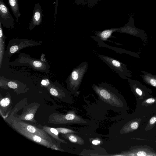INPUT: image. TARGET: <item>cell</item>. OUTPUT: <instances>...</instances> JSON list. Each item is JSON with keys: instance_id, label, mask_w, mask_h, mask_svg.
Returning <instances> with one entry per match:
<instances>
[{"instance_id": "6da1fadb", "label": "cell", "mask_w": 156, "mask_h": 156, "mask_svg": "<svg viewBox=\"0 0 156 156\" xmlns=\"http://www.w3.org/2000/svg\"><path fill=\"white\" fill-rule=\"evenodd\" d=\"M91 87L105 105L117 112L121 106L120 94L117 90L107 83L94 84Z\"/></svg>"}, {"instance_id": "7a4b0ae2", "label": "cell", "mask_w": 156, "mask_h": 156, "mask_svg": "<svg viewBox=\"0 0 156 156\" xmlns=\"http://www.w3.org/2000/svg\"><path fill=\"white\" fill-rule=\"evenodd\" d=\"M14 112H12L9 117L4 119L5 121L15 130L22 131L27 133L41 136L49 141L57 144L58 143L53 141L48 134L41 128H38L31 124L25 122L22 120L17 119L14 116Z\"/></svg>"}, {"instance_id": "3957f363", "label": "cell", "mask_w": 156, "mask_h": 156, "mask_svg": "<svg viewBox=\"0 0 156 156\" xmlns=\"http://www.w3.org/2000/svg\"><path fill=\"white\" fill-rule=\"evenodd\" d=\"M48 122L55 124H79L90 126L93 125L89 120L77 115L73 111L65 114L53 113L49 116Z\"/></svg>"}, {"instance_id": "277c9868", "label": "cell", "mask_w": 156, "mask_h": 156, "mask_svg": "<svg viewBox=\"0 0 156 156\" xmlns=\"http://www.w3.org/2000/svg\"><path fill=\"white\" fill-rule=\"evenodd\" d=\"M9 64L11 66H27L34 70L47 73L49 72L50 68L48 62L34 58L24 53H20L18 57Z\"/></svg>"}, {"instance_id": "5b68a950", "label": "cell", "mask_w": 156, "mask_h": 156, "mask_svg": "<svg viewBox=\"0 0 156 156\" xmlns=\"http://www.w3.org/2000/svg\"><path fill=\"white\" fill-rule=\"evenodd\" d=\"M88 63L87 62H81L72 71L66 80L69 90L76 96L79 94V88L83 76L87 72Z\"/></svg>"}, {"instance_id": "8992f818", "label": "cell", "mask_w": 156, "mask_h": 156, "mask_svg": "<svg viewBox=\"0 0 156 156\" xmlns=\"http://www.w3.org/2000/svg\"><path fill=\"white\" fill-rule=\"evenodd\" d=\"M42 43V41L37 42L27 39H19L18 38L10 40L9 42L4 57L9 58L13 54L19 52L23 48L40 45Z\"/></svg>"}, {"instance_id": "52a82bcc", "label": "cell", "mask_w": 156, "mask_h": 156, "mask_svg": "<svg viewBox=\"0 0 156 156\" xmlns=\"http://www.w3.org/2000/svg\"><path fill=\"white\" fill-rule=\"evenodd\" d=\"M98 55L103 62L117 73L122 79L127 80L132 77V72L127 68V65L112 57L100 54Z\"/></svg>"}, {"instance_id": "ba28073f", "label": "cell", "mask_w": 156, "mask_h": 156, "mask_svg": "<svg viewBox=\"0 0 156 156\" xmlns=\"http://www.w3.org/2000/svg\"><path fill=\"white\" fill-rule=\"evenodd\" d=\"M16 131L32 141L48 148L60 151H64L61 148L60 145L57 144L53 142H51L41 136L22 131L18 130Z\"/></svg>"}, {"instance_id": "9c48e42d", "label": "cell", "mask_w": 156, "mask_h": 156, "mask_svg": "<svg viewBox=\"0 0 156 156\" xmlns=\"http://www.w3.org/2000/svg\"><path fill=\"white\" fill-rule=\"evenodd\" d=\"M0 22L6 28H12L14 27V20L8 7L3 0H0Z\"/></svg>"}, {"instance_id": "30bf717a", "label": "cell", "mask_w": 156, "mask_h": 156, "mask_svg": "<svg viewBox=\"0 0 156 156\" xmlns=\"http://www.w3.org/2000/svg\"><path fill=\"white\" fill-rule=\"evenodd\" d=\"M42 16L41 7L38 3H37L33 11L32 19L29 26V29L32 30L36 26L39 25L42 21Z\"/></svg>"}, {"instance_id": "8fae6325", "label": "cell", "mask_w": 156, "mask_h": 156, "mask_svg": "<svg viewBox=\"0 0 156 156\" xmlns=\"http://www.w3.org/2000/svg\"><path fill=\"white\" fill-rule=\"evenodd\" d=\"M39 105V104L34 105L27 108L19 117H15L20 120L27 121L36 123L37 122L34 119V115Z\"/></svg>"}, {"instance_id": "7c38bea8", "label": "cell", "mask_w": 156, "mask_h": 156, "mask_svg": "<svg viewBox=\"0 0 156 156\" xmlns=\"http://www.w3.org/2000/svg\"><path fill=\"white\" fill-rule=\"evenodd\" d=\"M50 94L52 95L60 98H67V97L71 98L67 92L64 89H60L53 84L48 81L47 85L46 86Z\"/></svg>"}, {"instance_id": "4fadbf2b", "label": "cell", "mask_w": 156, "mask_h": 156, "mask_svg": "<svg viewBox=\"0 0 156 156\" xmlns=\"http://www.w3.org/2000/svg\"><path fill=\"white\" fill-rule=\"evenodd\" d=\"M41 129L44 130L48 135L52 136L57 142L59 144L63 143L67 144L65 140L60 139L58 136L59 132L55 128H53L47 126H41Z\"/></svg>"}, {"instance_id": "5bb4252c", "label": "cell", "mask_w": 156, "mask_h": 156, "mask_svg": "<svg viewBox=\"0 0 156 156\" xmlns=\"http://www.w3.org/2000/svg\"><path fill=\"white\" fill-rule=\"evenodd\" d=\"M143 74L141 76L145 83L156 88V74L154 75L147 72L141 71Z\"/></svg>"}, {"instance_id": "9a60e30c", "label": "cell", "mask_w": 156, "mask_h": 156, "mask_svg": "<svg viewBox=\"0 0 156 156\" xmlns=\"http://www.w3.org/2000/svg\"><path fill=\"white\" fill-rule=\"evenodd\" d=\"M15 80H10L7 83V86L9 88L12 89L17 93H24L25 86L24 84Z\"/></svg>"}, {"instance_id": "2e32d148", "label": "cell", "mask_w": 156, "mask_h": 156, "mask_svg": "<svg viewBox=\"0 0 156 156\" xmlns=\"http://www.w3.org/2000/svg\"><path fill=\"white\" fill-rule=\"evenodd\" d=\"M2 24L0 22V68L1 67L3 58L5 51V39L6 37L4 35Z\"/></svg>"}, {"instance_id": "e0dca14e", "label": "cell", "mask_w": 156, "mask_h": 156, "mask_svg": "<svg viewBox=\"0 0 156 156\" xmlns=\"http://www.w3.org/2000/svg\"><path fill=\"white\" fill-rule=\"evenodd\" d=\"M62 136L73 143L80 145H83L84 144V141L82 138L73 133L62 134Z\"/></svg>"}, {"instance_id": "ac0fdd59", "label": "cell", "mask_w": 156, "mask_h": 156, "mask_svg": "<svg viewBox=\"0 0 156 156\" xmlns=\"http://www.w3.org/2000/svg\"><path fill=\"white\" fill-rule=\"evenodd\" d=\"M8 3L14 16L18 20L21 14L19 11L18 0H8Z\"/></svg>"}, {"instance_id": "d6986e66", "label": "cell", "mask_w": 156, "mask_h": 156, "mask_svg": "<svg viewBox=\"0 0 156 156\" xmlns=\"http://www.w3.org/2000/svg\"><path fill=\"white\" fill-rule=\"evenodd\" d=\"M11 103V99L8 97H6L1 99L0 111L3 110L5 112Z\"/></svg>"}, {"instance_id": "ffe728a7", "label": "cell", "mask_w": 156, "mask_h": 156, "mask_svg": "<svg viewBox=\"0 0 156 156\" xmlns=\"http://www.w3.org/2000/svg\"><path fill=\"white\" fill-rule=\"evenodd\" d=\"M114 30H107L101 32L99 35V39L101 41H106L111 36V34L114 31Z\"/></svg>"}, {"instance_id": "44dd1931", "label": "cell", "mask_w": 156, "mask_h": 156, "mask_svg": "<svg viewBox=\"0 0 156 156\" xmlns=\"http://www.w3.org/2000/svg\"><path fill=\"white\" fill-rule=\"evenodd\" d=\"M58 131V132L62 134H65L69 133H77V132L74 131L72 129L62 127H56L55 128Z\"/></svg>"}, {"instance_id": "7402d4cb", "label": "cell", "mask_w": 156, "mask_h": 156, "mask_svg": "<svg viewBox=\"0 0 156 156\" xmlns=\"http://www.w3.org/2000/svg\"><path fill=\"white\" fill-rule=\"evenodd\" d=\"M139 126V124L137 122H133L130 124V127L133 129H136Z\"/></svg>"}, {"instance_id": "603a6c76", "label": "cell", "mask_w": 156, "mask_h": 156, "mask_svg": "<svg viewBox=\"0 0 156 156\" xmlns=\"http://www.w3.org/2000/svg\"><path fill=\"white\" fill-rule=\"evenodd\" d=\"M155 101V99L152 98H148L146 100V102L147 103L150 104L154 102Z\"/></svg>"}, {"instance_id": "cb8c5ba5", "label": "cell", "mask_w": 156, "mask_h": 156, "mask_svg": "<svg viewBox=\"0 0 156 156\" xmlns=\"http://www.w3.org/2000/svg\"><path fill=\"white\" fill-rule=\"evenodd\" d=\"M156 121V117H152L150 120V123L151 124H154Z\"/></svg>"}, {"instance_id": "d4e9b609", "label": "cell", "mask_w": 156, "mask_h": 156, "mask_svg": "<svg viewBox=\"0 0 156 156\" xmlns=\"http://www.w3.org/2000/svg\"><path fill=\"white\" fill-rule=\"evenodd\" d=\"M101 143V141L97 140H93L92 142V143L93 144L97 145H98L100 144Z\"/></svg>"}, {"instance_id": "484cf974", "label": "cell", "mask_w": 156, "mask_h": 156, "mask_svg": "<svg viewBox=\"0 0 156 156\" xmlns=\"http://www.w3.org/2000/svg\"><path fill=\"white\" fill-rule=\"evenodd\" d=\"M146 153L142 151H139L137 154L138 156H146Z\"/></svg>"}, {"instance_id": "4316f807", "label": "cell", "mask_w": 156, "mask_h": 156, "mask_svg": "<svg viewBox=\"0 0 156 156\" xmlns=\"http://www.w3.org/2000/svg\"><path fill=\"white\" fill-rule=\"evenodd\" d=\"M41 83L42 85L46 86L47 85L48 81L46 80H43L41 81Z\"/></svg>"}]
</instances>
